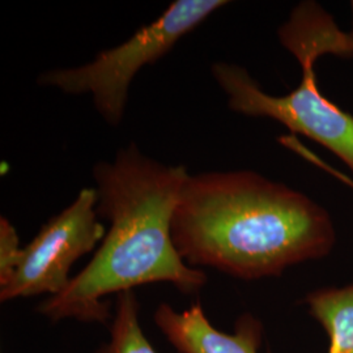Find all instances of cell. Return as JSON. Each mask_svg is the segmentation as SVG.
I'll use <instances>...</instances> for the list:
<instances>
[{
    "mask_svg": "<svg viewBox=\"0 0 353 353\" xmlns=\"http://www.w3.org/2000/svg\"><path fill=\"white\" fill-rule=\"evenodd\" d=\"M227 4L224 0L173 1L161 16L123 43L101 51L89 63L46 71L38 77V84L67 94H90L102 118L110 126H118L131 83L141 68L161 59L181 38Z\"/></svg>",
    "mask_w": 353,
    "mask_h": 353,
    "instance_id": "4",
    "label": "cell"
},
{
    "mask_svg": "<svg viewBox=\"0 0 353 353\" xmlns=\"http://www.w3.org/2000/svg\"><path fill=\"white\" fill-rule=\"evenodd\" d=\"M21 250L16 229L8 219L0 217V287L6 285L14 275Z\"/></svg>",
    "mask_w": 353,
    "mask_h": 353,
    "instance_id": "9",
    "label": "cell"
},
{
    "mask_svg": "<svg viewBox=\"0 0 353 353\" xmlns=\"http://www.w3.org/2000/svg\"><path fill=\"white\" fill-rule=\"evenodd\" d=\"M305 303L327 332V353H353V283L313 290Z\"/></svg>",
    "mask_w": 353,
    "mask_h": 353,
    "instance_id": "7",
    "label": "cell"
},
{
    "mask_svg": "<svg viewBox=\"0 0 353 353\" xmlns=\"http://www.w3.org/2000/svg\"><path fill=\"white\" fill-rule=\"evenodd\" d=\"M154 322L179 353H258L262 343V325L254 316H240L234 332L225 334L211 325L199 303L183 312L161 303Z\"/></svg>",
    "mask_w": 353,
    "mask_h": 353,
    "instance_id": "6",
    "label": "cell"
},
{
    "mask_svg": "<svg viewBox=\"0 0 353 353\" xmlns=\"http://www.w3.org/2000/svg\"><path fill=\"white\" fill-rule=\"evenodd\" d=\"M351 11H352V32L350 33L351 34V38H352V43H353V1H351Z\"/></svg>",
    "mask_w": 353,
    "mask_h": 353,
    "instance_id": "10",
    "label": "cell"
},
{
    "mask_svg": "<svg viewBox=\"0 0 353 353\" xmlns=\"http://www.w3.org/2000/svg\"><path fill=\"white\" fill-rule=\"evenodd\" d=\"M172 237L191 267L256 280L327 256L336 232L327 210L301 191L256 172L234 170L190 174Z\"/></svg>",
    "mask_w": 353,
    "mask_h": 353,
    "instance_id": "1",
    "label": "cell"
},
{
    "mask_svg": "<svg viewBox=\"0 0 353 353\" xmlns=\"http://www.w3.org/2000/svg\"><path fill=\"white\" fill-rule=\"evenodd\" d=\"M96 353H157L139 325V305L134 290L117 294L110 339Z\"/></svg>",
    "mask_w": 353,
    "mask_h": 353,
    "instance_id": "8",
    "label": "cell"
},
{
    "mask_svg": "<svg viewBox=\"0 0 353 353\" xmlns=\"http://www.w3.org/2000/svg\"><path fill=\"white\" fill-rule=\"evenodd\" d=\"M278 37L301 65V83L284 96H274L242 65L219 62L211 71L227 94L228 106L236 113L276 121L335 154L353 174V115L325 96L314 70L323 55L353 58L350 33L341 32L319 4L306 1L293 8Z\"/></svg>",
    "mask_w": 353,
    "mask_h": 353,
    "instance_id": "3",
    "label": "cell"
},
{
    "mask_svg": "<svg viewBox=\"0 0 353 353\" xmlns=\"http://www.w3.org/2000/svg\"><path fill=\"white\" fill-rule=\"evenodd\" d=\"M190 173L183 165H165L140 152L135 143L117 152L113 161L93 168L97 214L109 221L99 250L59 294L38 312L61 321L105 322L112 293L151 283H170L183 293L205 284V274L188 265L172 237L176 202Z\"/></svg>",
    "mask_w": 353,
    "mask_h": 353,
    "instance_id": "2",
    "label": "cell"
},
{
    "mask_svg": "<svg viewBox=\"0 0 353 353\" xmlns=\"http://www.w3.org/2000/svg\"><path fill=\"white\" fill-rule=\"evenodd\" d=\"M105 232L99 221L96 189L81 190L74 202L51 217L23 248L14 275L0 287V300L59 294L71 281V267L103 240Z\"/></svg>",
    "mask_w": 353,
    "mask_h": 353,
    "instance_id": "5",
    "label": "cell"
}]
</instances>
